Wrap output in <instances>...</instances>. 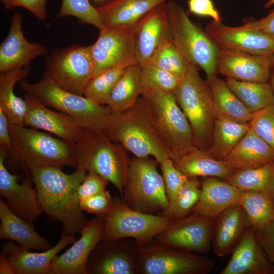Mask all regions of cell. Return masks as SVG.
I'll use <instances>...</instances> for the list:
<instances>
[{
  "label": "cell",
  "mask_w": 274,
  "mask_h": 274,
  "mask_svg": "<svg viewBox=\"0 0 274 274\" xmlns=\"http://www.w3.org/2000/svg\"><path fill=\"white\" fill-rule=\"evenodd\" d=\"M188 7L189 11L196 15L208 16L218 22L222 20L212 0H189Z\"/></svg>",
  "instance_id": "681fc988"
},
{
  "label": "cell",
  "mask_w": 274,
  "mask_h": 274,
  "mask_svg": "<svg viewBox=\"0 0 274 274\" xmlns=\"http://www.w3.org/2000/svg\"><path fill=\"white\" fill-rule=\"evenodd\" d=\"M231 90L252 113L274 103V94L269 83L243 81L227 78Z\"/></svg>",
  "instance_id": "e575fe53"
},
{
  "label": "cell",
  "mask_w": 274,
  "mask_h": 274,
  "mask_svg": "<svg viewBox=\"0 0 274 274\" xmlns=\"http://www.w3.org/2000/svg\"><path fill=\"white\" fill-rule=\"evenodd\" d=\"M273 274H274V272H273Z\"/></svg>",
  "instance_id": "680465c9"
},
{
  "label": "cell",
  "mask_w": 274,
  "mask_h": 274,
  "mask_svg": "<svg viewBox=\"0 0 274 274\" xmlns=\"http://www.w3.org/2000/svg\"><path fill=\"white\" fill-rule=\"evenodd\" d=\"M174 93L190 123L195 147L207 152L216 116L210 87L200 77L196 65L190 63Z\"/></svg>",
  "instance_id": "8992f818"
},
{
  "label": "cell",
  "mask_w": 274,
  "mask_h": 274,
  "mask_svg": "<svg viewBox=\"0 0 274 274\" xmlns=\"http://www.w3.org/2000/svg\"><path fill=\"white\" fill-rule=\"evenodd\" d=\"M124 70L113 68L93 76L83 95L99 104L107 105L112 92Z\"/></svg>",
  "instance_id": "f35d334b"
},
{
  "label": "cell",
  "mask_w": 274,
  "mask_h": 274,
  "mask_svg": "<svg viewBox=\"0 0 274 274\" xmlns=\"http://www.w3.org/2000/svg\"><path fill=\"white\" fill-rule=\"evenodd\" d=\"M216 218L192 212L172 221L155 238L164 244L185 251L207 253L211 249Z\"/></svg>",
  "instance_id": "5bb4252c"
},
{
  "label": "cell",
  "mask_w": 274,
  "mask_h": 274,
  "mask_svg": "<svg viewBox=\"0 0 274 274\" xmlns=\"http://www.w3.org/2000/svg\"><path fill=\"white\" fill-rule=\"evenodd\" d=\"M236 170L274 161V150L250 128L223 159Z\"/></svg>",
  "instance_id": "f1b7e54d"
},
{
  "label": "cell",
  "mask_w": 274,
  "mask_h": 274,
  "mask_svg": "<svg viewBox=\"0 0 274 274\" xmlns=\"http://www.w3.org/2000/svg\"><path fill=\"white\" fill-rule=\"evenodd\" d=\"M137 255L134 240H102L89 258L87 274H136Z\"/></svg>",
  "instance_id": "e0dca14e"
},
{
  "label": "cell",
  "mask_w": 274,
  "mask_h": 274,
  "mask_svg": "<svg viewBox=\"0 0 274 274\" xmlns=\"http://www.w3.org/2000/svg\"><path fill=\"white\" fill-rule=\"evenodd\" d=\"M77 190L79 200L89 197L106 191L109 182L92 171L87 172Z\"/></svg>",
  "instance_id": "bcb514c9"
},
{
  "label": "cell",
  "mask_w": 274,
  "mask_h": 274,
  "mask_svg": "<svg viewBox=\"0 0 274 274\" xmlns=\"http://www.w3.org/2000/svg\"><path fill=\"white\" fill-rule=\"evenodd\" d=\"M101 217L104 224L102 240L111 241L132 238L136 244L155 238L172 221L160 215L133 210L118 198H113L110 209Z\"/></svg>",
  "instance_id": "8fae6325"
},
{
  "label": "cell",
  "mask_w": 274,
  "mask_h": 274,
  "mask_svg": "<svg viewBox=\"0 0 274 274\" xmlns=\"http://www.w3.org/2000/svg\"><path fill=\"white\" fill-rule=\"evenodd\" d=\"M274 5V0H269L264 5V8H268Z\"/></svg>",
  "instance_id": "9f6ffc18"
},
{
  "label": "cell",
  "mask_w": 274,
  "mask_h": 274,
  "mask_svg": "<svg viewBox=\"0 0 274 274\" xmlns=\"http://www.w3.org/2000/svg\"><path fill=\"white\" fill-rule=\"evenodd\" d=\"M242 192L225 181L205 177L201 183L200 197L193 212L216 218L228 207L237 203Z\"/></svg>",
  "instance_id": "484cf974"
},
{
  "label": "cell",
  "mask_w": 274,
  "mask_h": 274,
  "mask_svg": "<svg viewBox=\"0 0 274 274\" xmlns=\"http://www.w3.org/2000/svg\"><path fill=\"white\" fill-rule=\"evenodd\" d=\"M201 184L197 177L189 178L179 190L174 200L159 215L171 221L186 217L192 212L200 194Z\"/></svg>",
  "instance_id": "74e56055"
},
{
  "label": "cell",
  "mask_w": 274,
  "mask_h": 274,
  "mask_svg": "<svg viewBox=\"0 0 274 274\" xmlns=\"http://www.w3.org/2000/svg\"><path fill=\"white\" fill-rule=\"evenodd\" d=\"M76 241L75 234L62 232L57 243L40 253L29 252L12 242L1 246L8 256L14 274H48L51 262L61 250Z\"/></svg>",
  "instance_id": "cb8c5ba5"
},
{
  "label": "cell",
  "mask_w": 274,
  "mask_h": 274,
  "mask_svg": "<svg viewBox=\"0 0 274 274\" xmlns=\"http://www.w3.org/2000/svg\"><path fill=\"white\" fill-rule=\"evenodd\" d=\"M237 203L246 212L254 230L274 220V198L272 192L242 191Z\"/></svg>",
  "instance_id": "d590c367"
},
{
  "label": "cell",
  "mask_w": 274,
  "mask_h": 274,
  "mask_svg": "<svg viewBox=\"0 0 274 274\" xmlns=\"http://www.w3.org/2000/svg\"><path fill=\"white\" fill-rule=\"evenodd\" d=\"M173 43L190 64L200 67L207 78L215 76L219 48L174 0L166 3Z\"/></svg>",
  "instance_id": "ba28073f"
},
{
  "label": "cell",
  "mask_w": 274,
  "mask_h": 274,
  "mask_svg": "<svg viewBox=\"0 0 274 274\" xmlns=\"http://www.w3.org/2000/svg\"><path fill=\"white\" fill-rule=\"evenodd\" d=\"M81 237L63 253L52 260L48 274H87L89 258L103 239L104 224L101 217L86 220L80 231Z\"/></svg>",
  "instance_id": "2e32d148"
},
{
  "label": "cell",
  "mask_w": 274,
  "mask_h": 274,
  "mask_svg": "<svg viewBox=\"0 0 274 274\" xmlns=\"http://www.w3.org/2000/svg\"><path fill=\"white\" fill-rule=\"evenodd\" d=\"M90 48L94 63V75L113 69H125L138 64L133 28L104 26Z\"/></svg>",
  "instance_id": "4fadbf2b"
},
{
  "label": "cell",
  "mask_w": 274,
  "mask_h": 274,
  "mask_svg": "<svg viewBox=\"0 0 274 274\" xmlns=\"http://www.w3.org/2000/svg\"><path fill=\"white\" fill-rule=\"evenodd\" d=\"M22 24L21 15L16 12L11 19L9 32L0 46V73L29 66L34 59L47 52L41 44L30 42L25 38Z\"/></svg>",
  "instance_id": "7402d4cb"
},
{
  "label": "cell",
  "mask_w": 274,
  "mask_h": 274,
  "mask_svg": "<svg viewBox=\"0 0 274 274\" xmlns=\"http://www.w3.org/2000/svg\"><path fill=\"white\" fill-rule=\"evenodd\" d=\"M274 62V54L255 55L219 48L217 71L227 78L239 81L267 82Z\"/></svg>",
  "instance_id": "ac0fdd59"
},
{
  "label": "cell",
  "mask_w": 274,
  "mask_h": 274,
  "mask_svg": "<svg viewBox=\"0 0 274 274\" xmlns=\"http://www.w3.org/2000/svg\"><path fill=\"white\" fill-rule=\"evenodd\" d=\"M0 238L9 239L17 242L27 249L46 251L51 246L46 238L39 235L33 223L22 219L14 213L6 203L0 199Z\"/></svg>",
  "instance_id": "83f0119b"
},
{
  "label": "cell",
  "mask_w": 274,
  "mask_h": 274,
  "mask_svg": "<svg viewBox=\"0 0 274 274\" xmlns=\"http://www.w3.org/2000/svg\"><path fill=\"white\" fill-rule=\"evenodd\" d=\"M169 1L110 0L96 8L104 26H126L134 29L148 12Z\"/></svg>",
  "instance_id": "4316f807"
},
{
  "label": "cell",
  "mask_w": 274,
  "mask_h": 274,
  "mask_svg": "<svg viewBox=\"0 0 274 274\" xmlns=\"http://www.w3.org/2000/svg\"><path fill=\"white\" fill-rule=\"evenodd\" d=\"M158 163L150 157L130 158L121 200L133 210L159 215L169 202Z\"/></svg>",
  "instance_id": "9c48e42d"
},
{
  "label": "cell",
  "mask_w": 274,
  "mask_h": 274,
  "mask_svg": "<svg viewBox=\"0 0 274 274\" xmlns=\"http://www.w3.org/2000/svg\"><path fill=\"white\" fill-rule=\"evenodd\" d=\"M113 201L107 190L93 196L79 200V206L83 211L103 216L110 209Z\"/></svg>",
  "instance_id": "f6af8a7d"
},
{
  "label": "cell",
  "mask_w": 274,
  "mask_h": 274,
  "mask_svg": "<svg viewBox=\"0 0 274 274\" xmlns=\"http://www.w3.org/2000/svg\"><path fill=\"white\" fill-rule=\"evenodd\" d=\"M7 152L0 148V193L6 199L8 208L22 219L33 223L43 212L33 180L29 174L22 179L9 172L5 165Z\"/></svg>",
  "instance_id": "9a60e30c"
},
{
  "label": "cell",
  "mask_w": 274,
  "mask_h": 274,
  "mask_svg": "<svg viewBox=\"0 0 274 274\" xmlns=\"http://www.w3.org/2000/svg\"><path fill=\"white\" fill-rule=\"evenodd\" d=\"M30 72L29 66L0 73V109L11 124L24 125L26 103L24 98L14 94V89L15 84L25 80Z\"/></svg>",
  "instance_id": "4dcf8cb0"
},
{
  "label": "cell",
  "mask_w": 274,
  "mask_h": 274,
  "mask_svg": "<svg viewBox=\"0 0 274 274\" xmlns=\"http://www.w3.org/2000/svg\"><path fill=\"white\" fill-rule=\"evenodd\" d=\"M204 31L219 48L255 55L274 54V39L243 25L230 26L213 21L206 25Z\"/></svg>",
  "instance_id": "d6986e66"
},
{
  "label": "cell",
  "mask_w": 274,
  "mask_h": 274,
  "mask_svg": "<svg viewBox=\"0 0 274 274\" xmlns=\"http://www.w3.org/2000/svg\"><path fill=\"white\" fill-rule=\"evenodd\" d=\"M134 29L136 59L142 67L149 63L160 47L172 42L166 3L148 12Z\"/></svg>",
  "instance_id": "ffe728a7"
},
{
  "label": "cell",
  "mask_w": 274,
  "mask_h": 274,
  "mask_svg": "<svg viewBox=\"0 0 274 274\" xmlns=\"http://www.w3.org/2000/svg\"><path fill=\"white\" fill-rule=\"evenodd\" d=\"M140 80L142 95L154 90L174 92L180 82L171 73L150 63L141 67Z\"/></svg>",
  "instance_id": "60d3db41"
},
{
  "label": "cell",
  "mask_w": 274,
  "mask_h": 274,
  "mask_svg": "<svg viewBox=\"0 0 274 274\" xmlns=\"http://www.w3.org/2000/svg\"><path fill=\"white\" fill-rule=\"evenodd\" d=\"M214 102L216 119L249 123L252 114L231 90L226 81L213 76L207 78Z\"/></svg>",
  "instance_id": "1f68e13d"
},
{
  "label": "cell",
  "mask_w": 274,
  "mask_h": 274,
  "mask_svg": "<svg viewBox=\"0 0 274 274\" xmlns=\"http://www.w3.org/2000/svg\"><path fill=\"white\" fill-rule=\"evenodd\" d=\"M269 261L252 226L244 232L233 249L230 260L220 274H273Z\"/></svg>",
  "instance_id": "603a6c76"
},
{
  "label": "cell",
  "mask_w": 274,
  "mask_h": 274,
  "mask_svg": "<svg viewBox=\"0 0 274 274\" xmlns=\"http://www.w3.org/2000/svg\"><path fill=\"white\" fill-rule=\"evenodd\" d=\"M172 160L188 178L210 177L226 181L236 170L224 160L215 158L196 147Z\"/></svg>",
  "instance_id": "f546056e"
},
{
  "label": "cell",
  "mask_w": 274,
  "mask_h": 274,
  "mask_svg": "<svg viewBox=\"0 0 274 274\" xmlns=\"http://www.w3.org/2000/svg\"><path fill=\"white\" fill-rule=\"evenodd\" d=\"M149 63L171 73L180 80L190 64L172 42L160 47L153 54Z\"/></svg>",
  "instance_id": "ab89813d"
},
{
  "label": "cell",
  "mask_w": 274,
  "mask_h": 274,
  "mask_svg": "<svg viewBox=\"0 0 274 274\" xmlns=\"http://www.w3.org/2000/svg\"><path fill=\"white\" fill-rule=\"evenodd\" d=\"M160 164L166 194L169 203L174 200L188 178L174 165L170 158L164 160Z\"/></svg>",
  "instance_id": "ee69618b"
},
{
  "label": "cell",
  "mask_w": 274,
  "mask_h": 274,
  "mask_svg": "<svg viewBox=\"0 0 274 274\" xmlns=\"http://www.w3.org/2000/svg\"><path fill=\"white\" fill-rule=\"evenodd\" d=\"M27 109L24 125L44 130L57 138L75 144L79 140L83 128L72 117L60 111L50 110L35 96H24Z\"/></svg>",
  "instance_id": "44dd1931"
},
{
  "label": "cell",
  "mask_w": 274,
  "mask_h": 274,
  "mask_svg": "<svg viewBox=\"0 0 274 274\" xmlns=\"http://www.w3.org/2000/svg\"><path fill=\"white\" fill-rule=\"evenodd\" d=\"M272 194H273V198H274V186H273V188Z\"/></svg>",
  "instance_id": "6f0895ef"
},
{
  "label": "cell",
  "mask_w": 274,
  "mask_h": 274,
  "mask_svg": "<svg viewBox=\"0 0 274 274\" xmlns=\"http://www.w3.org/2000/svg\"><path fill=\"white\" fill-rule=\"evenodd\" d=\"M244 27L260 31L274 39V9L266 16L243 25Z\"/></svg>",
  "instance_id": "f907efd6"
},
{
  "label": "cell",
  "mask_w": 274,
  "mask_h": 274,
  "mask_svg": "<svg viewBox=\"0 0 274 274\" xmlns=\"http://www.w3.org/2000/svg\"><path fill=\"white\" fill-rule=\"evenodd\" d=\"M250 128L274 150V103L253 114Z\"/></svg>",
  "instance_id": "7bdbcfd3"
},
{
  "label": "cell",
  "mask_w": 274,
  "mask_h": 274,
  "mask_svg": "<svg viewBox=\"0 0 274 274\" xmlns=\"http://www.w3.org/2000/svg\"><path fill=\"white\" fill-rule=\"evenodd\" d=\"M141 71V66L139 64L124 70L107 105L113 113H120L131 108L142 96Z\"/></svg>",
  "instance_id": "d6a6232c"
},
{
  "label": "cell",
  "mask_w": 274,
  "mask_h": 274,
  "mask_svg": "<svg viewBox=\"0 0 274 274\" xmlns=\"http://www.w3.org/2000/svg\"><path fill=\"white\" fill-rule=\"evenodd\" d=\"M249 129V123H243L228 119H216L211 145L207 152L215 158L223 160Z\"/></svg>",
  "instance_id": "836d02e7"
},
{
  "label": "cell",
  "mask_w": 274,
  "mask_h": 274,
  "mask_svg": "<svg viewBox=\"0 0 274 274\" xmlns=\"http://www.w3.org/2000/svg\"><path fill=\"white\" fill-rule=\"evenodd\" d=\"M0 148L7 152V155L11 154L14 150L13 141L9 127V121L1 109H0Z\"/></svg>",
  "instance_id": "816d5d0a"
},
{
  "label": "cell",
  "mask_w": 274,
  "mask_h": 274,
  "mask_svg": "<svg viewBox=\"0 0 274 274\" xmlns=\"http://www.w3.org/2000/svg\"><path fill=\"white\" fill-rule=\"evenodd\" d=\"M251 226L246 212L239 204L224 210L216 218L212 242L214 254L220 257L230 254Z\"/></svg>",
  "instance_id": "d4e9b609"
},
{
  "label": "cell",
  "mask_w": 274,
  "mask_h": 274,
  "mask_svg": "<svg viewBox=\"0 0 274 274\" xmlns=\"http://www.w3.org/2000/svg\"><path fill=\"white\" fill-rule=\"evenodd\" d=\"M73 16L78 22L84 24H90L98 29L104 26L96 8L90 0H61L60 10L55 18Z\"/></svg>",
  "instance_id": "b9f144b4"
},
{
  "label": "cell",
  "mask_w": 274,
  "mask_h": 274,
  "mask_svg": "<svg viewBox=\"0 0 274 274\" xmlns=\"http://www.w3.org/2000/svg\"><path fill=\"white\" fill-rule=\"evenodd\" d=\"M94 71L90 46L74 45L53 50L46 57L44 75L62 89L83 95Z\"/></svg>",
  "instance_id": "7c38bea8"
},
{
  "label": "cell",
  "mask_w": 274,
  "mask_h": 274,
  "mask_svg": "<svg viewBox=\"0 0 274 274\" xmlns=\"http://www.w3.org/2000/svg\"><path fill=\"white\" fill-rule=\"evenodd\" d=\"M103 131L136 157L152 156L158 163L171 155L152 125L141 96L131 108L112 113Z\"/></svg>",
  "instance_id": "3957f363"
},
{
  "label": "cell",
  "mask_w": 274,
  "mask_h": 274,
  "mask_svg": "<svg viewBox=\"0 0 274 274\" xmlns=\"http://www.w3.org/2000/svg\"><path fill=\"white\" fill-rule=\"evenodd\" d=\"M55 166L26 165L37 190L43 212L63 225V232H80L86 219L79 206L77 190L87 171L77 167L72 174L62 172Z\"/></svg>",
  "instance_id": "6da1fadb"
},
{
  "label": "cell",
  "mask_w": 274,
  "mask_h": 274,
  "mask_svg": "<svg viewBox=\"0 0 274 274\" xmlns=\"http://www.w3.org/2000/svg\"><path fill=\"white\" fill-rule=\"evenodd\" d=\"M242 191L272 192L274 186V161L265 165L236 170L225 181Z\"/></svg>",
  "instance_id": "8d00e7d4"
},
{
  "label": "cell",
  "mask_w": 274,
  "mask_h": 274,
  "mask_svg": "<svg viewBox=\"0 0 274 274\" xmlns=\"http://www.w3.org/2000/svg\"><path fill=\"white\" fill-rule=\"evenodd\" d=\"M9 127L14 146L12 153L6 156L12 161L10 168L25 172L28 164L77 167L74 144L25 125L9 122Z\"/></svg>",
  "instance_id": "7a4b0ae2"
},
{
  "label": "cell",
  "mask_w": 274,
  "mask_h": 274,
  "mask_svg": "<svg viewBox=\"0 0 274 274\" xmlns=\"http://www.w3.org/2000/svg\"><path fill=\"white\" fill-rule=\"evenodd\" d=\"M136 244V274H208L215 267L210 258L166 245L155 238Z\"/></svg>",
  "instance_id": "30bf717a"
},
{
  "label": "cell",
  "mask_w": 274,
  "mask_h": 274,
  "mask_svg": "<svg viewBox=\"0 0 274 274\" xmlns=\"http://www.w3.org/2000/svg\"><path fill=\"white\" fill-rule=\"evenodd\" d=\"M19 85L26 94L35 96L47 107L68 115L84 128L103 131L113 113L107 105L65 90L44 75L37 82L23 80L19 82Z\"/></svg>",
  "instance_id": "52a82bcc"
},
{
  "label": "cell",
  "mask_w": 274,
  "mask_h": 274,
  "mask_svg": "<svg viewBox=\"0 0 274 274\" xmlns=\"http://www.w3.org/2000/svg\"><path fill=\"white\" fill-rule=\"evenodd\" d=\"M77 167L92 171L111 182L123 195L130 158L127 150L102 131L83 128L74 144Z\"/></svg>",
  "instance_id": "277c9868"
},
{
  "label": "cell",
  "mask_w": 274,
  "mask_h": 274,
  "mask_svg": "<svg viewBox=\"0 0 274 274\" xmlns=\"http://www.w3.org/2000/svg\"><path fill=\"white\" fill-rule=\"evenodd\" d=\"M0 273L14 274L9 263L7 255L2 251L0 254Z\"/></svg>",
  "instance_id": "f5cc1de1"
},
{
  "label": "cell",
  "mask_w": 274,
  "mask_h": 274,
  "mask_svg": "<svg viewBox=\"0 0 274 274\" xmlns=\"http://www.w3.org/2000/svg\"><path fill=\"white\" fill-rule=\"evenodd\" d=\"M141 98L148 117L175 160L195 147L190 123L174 92L154 90Z\"/></svg>",
  "instance_id": "5b68a950"
},
{
  "label": "cell",
  "mask_w": 274,
  "mask_h": 274,
  "mask_svg": "<svg viewBox=\"0 0 274 274\" xmlns=\"http://www.w3.org/2000/svg\"><path fill=\"white\" fill-rule=\"evenodd\" d=\"M110 0H90L91 4L95 8L104 5Z\"/></svg>",
  "instance_id": "db71d44e"
},
{
  "label": "cell",
  "mask_w": 274,
  "mask_h": 274,
  "mask_svg": "<svg viewBox=\"0 0 274 274\" xmlns=\"http://www.w3.org/2000/svg\"><path fill=\"white\" fill-rule=\"evenodd\" d=\"M272 75L271 77L270 81L269 83L270 84V86L271 87V88L273 91V94H274V62H273V66H272Z\"/></svg>",
  "instance_id": "11a10c76"
},
{
  "label": "cell",
  "mask_w": 274,
  "mask_h": 274,
  "mask_svg": "<svg viewBox=\"0 0 274 274\" xmlns=\"http://www.w3.org/2000/svg\"><path fill=\"white\" fill-rule=\"evenodd\" d=\"M4 8L12 10L17 7L23 8L39 20H44L47 15V0H1Z\"/></svg>",
  "instance_id": "7dc6e473"
},
{
  "label": "cell",
  "mask_w": 274,
  "mask_h": 274,
  "mask_svg": "<svg viewBox=\"0 0 274 274\" xmlns=\"http://www.w3.org/2000/svg\"><path fill=\"white\" fill-rule=\"evenodd\" d=\"M254 230L257 241L274 266V220Z\"/></svg>",
  "instance_id": "c3c4849f"
}]
</instances>
